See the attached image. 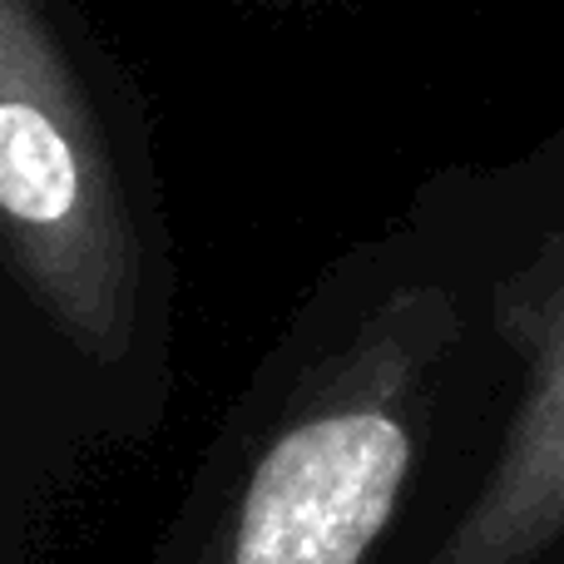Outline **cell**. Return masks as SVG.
<instances>
[{
  "label": "cell",
  "instance_id": "2",
  "mask_svg": "<svg viewBox=\"0 0 564 564\" xmlns=\"http://www.w3.org/2000/svg\"><path fill=\"white\" fill-rule=\"evenodd\" d=\"M0 105V204L15 224L50 228L65 224L79 198V164L55 115L25 95V79L10 75Z\"/></svg>",
  "mask_w": 564,
  "mask_h": 564
},
{
  "label": "cell",
  "instance_id": "1",
  "mask_svg": "<svg viewBox=\"0 0 564 564\" xmlns=\"http://www.w3.org/2000/svg\"><path fill=\"white\" fill-rule=\"evenodd\" d=\"M406 436L377 411L288 431L248 486L238 564H357L397 506Z\"/></svg>",
  "mask_w": 564,
  "mask_h": 564
}]
</instances>
